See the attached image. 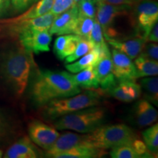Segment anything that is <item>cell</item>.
Here are the masks:
<instances>
[{
  "instance_id": "d590c367",
  "label": "cell",
  "mask_w": 158,
  "mask_h": 158,
  "mask_svg": "<svg viewBox=\"0 0 158 158\" xmlns=\"http://www.w3.org/2000/svg\"><path fill=\"white\" fill-rule=\"evenodd\" d=\"M147 42H158V23L156 22L152 27L149 35L147 37Z\"/></svg>"
},
{
  "instance_id": "ffe728a7",
  "label": "cell",
  "mask_w": 158,
  "mask_h": 158,
  "mask_svg": "<svg viewBox=\"0 0 158 158\" xmlns=\"http://www.w3.org/2000/svg\"><path fill=\"white\" fill-rule=\"evenodd\" d=\"M101 56L102 54L100 51L94 48L84 56L79 58L78 60L77 59V61L65 65V68L71 73H76L89 67L94 66Z\"/></svg>"
},
{
  "instance_id": "484cf974",
  "label": "cell",
  "mask_w": 158,
  "mask_h": 158,
  "mask_svg": "<svg viewBox=\"0 0 158 158\" xmlns=\"http://www.w3.org/2000/svg\"><path fill=\"white\" fill-rule=\"evenodd\" d=\"M89 40H90L93 44L94 48H98L100 51L101 54L110 52L107 43H106V40L104 37L101 26L100 25L96 19L94 23L93 28L90 33Z\"/></svg>"
},
{
  "instance_id": "30bf717a",
  "label": "cell",
  "mask_w": 158,
  "mask_h": 158,
  "mask_svg": "<svg viewBox=\"0 0 158 158\" xmlns=\"http://www.w3.org/2000/svg\"><path fill=\"white\" fill-rule=\"evenodd\" d=\"M110 55L114 75L118 81L135 80L138 78L135 64L131 59L115 48L112 49Z\"/></svg>"
},
{
  "instance_id": "d6a6232c",
  "label": "cell",
  "mask_w": 158,
  "mask_h": 158,
  "mask_svg": "<svg viewBox=\"0 0 158 158\" xmlns=\"http://www.w3.org/2000/svg\"><path fill=\"white\" fill-rule=\"evenodd\" d=\"M141 54L145 56L147 58L157 61L158 59V45L157 43H146L144 45Z\"/></svg>"
},
{
  "instance_id": "f1b7e54d",
  "label": "cell",
  "mask_w": 158,
  "mask_h": 158,
  "mask_svg": "<svg viewBox=\"0 0 158 158\" xmlns=\"http://www.w3.org/2000/svg\"><path fill=\"white\" fill-rule=\"evenodd\" d=\"M94 21L95 19L78 16L73 34L78 35L84 39L89 40Z\"/></svg>"
},
{
  "instance_id": "ac0fdd59",
  "label": "cell",
  "mask_w": 158,
  "mask_h": 158,
  "mask_svg": "<svg viewBox=\"0 0 158 158\" xmlns=\"http://www.w3.org/2000/svg\"><path fill=\"white\" fill-rule=\"evenodd\" d=\"M81 39L82 37L76 34L59 35L54 42V51L55 54L60 60H63L73 54Z\"/></svg>"
},
{
  "instance_id": "277c9868",
  "label": "cell",
  "mask_w": 158,
  "mask_h": 158,
  "mask_svg": "<svg viewBox=\"0 0 158 158\" xmlns=\"http://www.w3.org/2000/svg\"><path fill=\"white\" fill-rule=\"evenodd\" d=\"M101 97V94L95 91L87 90L73 96L55 99L41 106V115L48 121H54L57 118L66 114L99 106Z\"/></svg>"
},
{
  "instance_id": "2e32d148",
  "label": "cell",
  "mask_w": 158,
  "mask_h": 158,
  "mask_svg": "<svg viewBox=\"0 0 158 158\" xmlns=\"http://www.w3.org/2000/svg\"><path fill=\"white\" fill-rule=\"evenodd\" d=\"M5 158H37L40 152L30 138L24 136L14 142L3 156Z\"/></svg>"
},
{
  "instance_id": "5bb4252c",
  "label": "cell",
  "mask_w": 158,
  "mask_h": 158,
  "mask_svg": "<svg viewBox=\"0 0 158 158\" xmlns=\"http://www.w3.org/2000/svg\"><path fill=\"white\" fill-rule=\"evenodd\" d=\"M108 91L113 98L125 102L135 101L142 93L141 86L135 82V80H120Z\"/></svg>"
},
{
  "instance_id": "9a60e30c",
  "label": "cell",
  "mask_w": 158,
  "mask_h": 158,
  "mask_svg": "<svg viewBox=\"0 0 158 158\" xmlns=\"http://www.w3.org/2000/svg\"><path fill=\"white\" fill-rule=\"evenodd\" d=\"M114 48L123 53L131 59H135L141 53L144 45L147 42L143 37H135L122 39H111L106 41Z\"/></svg>"
},
{
  "instance_id": "83f0119b",
  "label": "cell",
  "mask_w": 158,
  "mask_h": 158,
  "mask_svg": "<svg viewBox=\"0 0 158 158\" xmlns=\"http://www.w3.org/2000/svg\"><path fill=\"white\" fill-rule=\"evenodd\" d=\"M110 157L113 158H140L136 150L132 145V143L122 144L111 148L109 152Z\"/></svg>"
},
{
  "instance_id": "6da1fadb",
  "label": "cell",
  "mask_w": 158,
  "mask_h": 158,
  "mask_svg": "<svg viewBox=\"0 0 158 158\" xmlns=\"http://www.w3.org/2000/svg\"><path fill=\"white\" fill-rule=\"evenodd\" d=\"M31 53L20 43L0 54V78L13 95L20 98L28 86L31 69Z\"/></svg>"
},
{
  "instance_id": "d6986e66",
  "label": "cell",
  "mask_w": 158,
  "mask_h": 158,
  "mask_svg": "<svg viewBox=\"0 0 158 158\" xmlns=\"http://www.w3.org/2000/svg\"><path fill=\"white\" fill-rule=\"evenodd\" d=\"M105 149H100L87 145H78L59 153L55 158H94L100 157L105 152Z\"/></svg>"
},
{
  "instance_id": "4316f807",
  "label": "cell",
  "mask_w": 158,
  "mask_h": 158,
  "mask_svg": "<svg viewBox=\"0 0 158 158\" xmlns=\"http://www.w3.org/2000/svg\"><path fill=\"white\" fill-rule=\"evenodd\" d=\"M143 139L147 149L153 155L158 152V124L156 123L144 130Z\"/></svg>"
},
{
  "instance_id": "e0dca14e",
  "label": "cell",
  "mask_w": 158,
  "mask_h": 158,
  "mask_svg": "<svg viewBox=\"0 0 158 158\" xmlns=\"http://www.w3.org/2000/svg\"><path fill=\"white\" fill-rule=\"evenodd\" d=\"M83 136L84 135H79L78 133H71V132H66L62 133V135L60 134L56 141L54 142V145L50 149L46 150L45 157L55 158L58 154L67 151L71 148L82 144L86 145L84 143Z\"/></svg>"
},
{
  "instance_id": "52a82bcc",
  "label": "cell",
  "mask_w": 158,
  "mask_h": 158,
  "mask_svg": "<svg viewBox=\"0 0 158 158\" xmlns=\"http://www.w3.org/2000/svg\"><path fill=\"white\" fill-rule=\"evenodd\" d=\"M136 5L134 19L136 35L147 40L152 27L158 21L157 2L155 0H139Z\"/></svg>"
},
{
  "instance_id": "4fadbf2b",
  "label": "cell",
  "mask_w": 158,
  "mask_h": 158,
  "mask_svg": "<svg viewBox=\"0 0 158 158\" xmlns=\"http://www.w3.org/2000/svg\"><path fill=\"white\" fill-rule=\"evenodd\" d=\"M132 116L136 125L139 127H145L157 122L158 113L153 105L147 99H141L134 105Z\"/></svg>"
},
{
  "instance_id": "4dcf8cb0",
  "label": "cell",
  "mask_w": 158,
  "mask_h": 158,
  "mask_svg": "<svg viewBox=\"0 0 158 158\" xmlns=\"http://www.w3.org/2000/svg\"><path fill=\"white\" fill-rule=\"evenodd\" d=\"M76 6L78 16L95 19L97 5L92 0H81Z\"/></svg>"
},
{
  "instance_id": "7a4b0ae2",
  "label": "cell",
  "mask_w": 158,
  "mask_h": 158,
  "mask_svg": "<svg viewBox=\"0 0 158 158\" xmlns=\"http://www.w3.org/2000/svg\"><path fill=\"white\" fill-rule=\"evenodd\" d=\"M81 92L68 72L38 70L31 81L30 98L37 106H41L55 99L67 98Z\"/></svg>"
},
{
  "instance_id": "cb8c5ba5",
  "label": "cell",
  "mask_w": 158,
  "mask_h": 158,
  "mask_svg": "<svg viewBox=\"0 0 158 158\" xmlns=\"http://www.w3.org/2000/svg\"><path fill=\"white\" fill-rule=\"evenodd\" d=\"M140 86L143 90L145 99L152 105L158 106V78L155 76L143 77L140 81Z\"/></svg>"
},
{
  "instance_id": "5b68a950",
  "label": "cell",
  "mask_w": 158,
  "mask_h": 158,
  "mask_svg": "<svg viewBox=\"0 0 158 158\" xmlns=\"http://www.w3.org/2000/svg\"><path fill=\"white\" fill-rule=\"evenodd\" d=\"M136 138L133 130L124 124L101 125L91 133L83 136L84 143L100 149L130 143Z\"/></svg>"
},
{
  "instance_id": "7c38bea8",
  "label": "cell",
  "mask_w": 158,
  "mask_h": 158,
  "mask_svg": "<svg viewBox=\"0 0 158 158\" xmlns=\"http://www.w3.org/2000/svg\"><path fill=\"white\" fill-rule=\"evenodd\" d=\"M99 86L104 90L113 87L116 83V78L113 73V65L110 52L102 54L94 66Z\"/></svg>"
},
{
  "instance_id": "9c48e42d",
  "label": "cell",
  "mask_w": 158,
  "mask_h": 158,
  "mask_svg": "<svg viewBox=\"0 0 158 158\" xmlns=\"http://www.w3.org/2000/svg\"><path fill=\"white\" fill-rule=\"evenodd\" d=\"M19 43L26 50L38 54L50 51L52 35L49 31H23L18 35Z\"/></svg>"
},
{
  "instance_id": "44dd1931",
  "label": "cell",
  "mask_w": 158,
  "mask_h": 158,
  "mask_svg": "<svg viewBox=\"0 0 158 158\" xmlns=\"http://www.w3.org/2000/svg\"><path fill=\"white\" fill-rule=\"evenodd\" d=\"M70 78L77 86L86 89H95L99 87V83L94 66L84 69L76 73H70Z\"/></svg>"
},
{
  "instance_id": "3957f363",
  "label": "cell",
  "mask_w": 158,
  "mask_h": 158,
  "mask_svg": "<svg viewBox=\"0 0 158 158\" xmlns=\"http://www.w3.org/2000/svg\"><path fill=\"white\" fill-rule=\"evenodd\" d=\"M107 110L99 106H92L66 114L54 120L57 130H73L86 134L94 131L106 121Z\"/></svg>"
},
{
  "instance_id": "836d02e7",
  "label": "cell",
  "mask_w": 158,
  "mask_h": 158,
  "mask_svg": "<svg viewBox=\"0 0 158 158\" xmlns=\"http://www.w3.org/2000/svg\"><path fill=\"white\" fill-rule=\"evenodd\" d=\"M11 8L15 13H21L31 5V0H10Z\"/></svg>"
},
{
  "instance_id": "e575fe53",
  "label": "cell",
  "mask_w": 158,
  "mask_h": 158,
  "mask_svg": "<svg viewBox=\"0 0 158 158\" xmlns=\"http://www.w3.org/2000/svg\"><path fill=\"white\" fill-rule=\"evenodd\" d=\"M10 9V0H0V19L8 14Z\"/></svg>"
},
{
  "instance_id": "d4e9b609",
  "label": "cell",
  "mask_w": 158,
  "mask_h": 158,
  "mask_svg": "<svg viewBox=\"0 0 158 158\" xmlns=\"http://www.w3.org/2000/svg\"><path fill=\"white\" fill-rule=\"evenodd\" d=\"M15 135V127L9 116L0 108V146L5 145Z\"/></svg>"
},
{
  "instance_id": "ab89813d",
  "label": "cell",
  "mask_w": 158,
  "mask_h": 158,
  "mask_svg": "<svg viewBox=\"0 0 158 158\" xmlns=\"http://www.w3.org/2000/svg\"><path fill=\"white\" fill-rule=\"evenodd\" d=\"M37 1H38V0H31V5H32V4L35 3Z\"/></svg>"
},
{
  "instance_id": "f546056e",
  "label": "cell",
  "mask_w": 158,
  "mask_h": 158,
  "mask_svg": "<svg viewBox=\"0 0 158 158\" xmlns=\"http://www.w3.org/2000/svg\"><path fill=\"white\" fill-rule=\"evenodd\" d=\"M94 48V45L92 42L89 40L82 38L80 40V42L78 43L76 49L73 52L72 54L70 56H67L65 58V62L66 63H72L76 61L81 57L84 56L87 53L89 52L91 50Z\"/></svg>"
},
{
  "instance_id": "74e56055",
  "label": "cell",
  "mask_w": 158,
  "mask_h": 158,
  "mask_svg": "<svg viewBox=\"0 0 158 158\" xmlns=\"http://www.w3.org/2000/svg\"><path fill=\"white\" fill-rule=\"evenodd\" d=\"M92 1L97 5H98V4H100V2H103L104 0H92Z\"/></svg>"
},
{
  "instance_id": "603a6c76",
  "label": "cell",
  "mask_w": 158,
  "mask_h": 158,
  "mask_svg": "<svg viewBox=\"0 0 158 158\" xmlns=\"http://www.w3.org/2000/svg\"><path fill=\"white\" fill-rule=\"evenodd\" d=\"M53 2H54V0H38L33 4V5L28 10L26 11L21 15L13 18V19L21 21V20L35 19V18L50 13Z\"/></svg>"
},
{
  "instance_id": "f35d334b",
  "label": "cell",
  "mask_w": 158,
  "mask_h": 158,
  "mask_svg": "<svg viewBox=\"0 0 158 158\" xmlns=\"http://www.w3.org/2000/svg\"><path fill=\"white\" fill-rule=\"evenodd\" d=\"M80 1H81V0H73V2H74V4H75V5H77V4H78Z\"/></svg>"
},
{
  "instance_id": "8d00e7d4",
  "label": "cell",
  "mask_w": 158,
  "mask_h": 158,
  "mask_svg": "<svg viewBox=\"0 0 158 158\" xmlns=\"http://www.w3.org/2000/svg\"><path fill=\"white\" fill-rule=\"evenodd\" d=\"M139 0H104L106 2L116 5H129L133 7Z\"/></svg>"
},
{
  "instance_id": "8992f818",
  "label": "cell",
  "mask_w": 158,
  "mask_h": 158,
  "mask_svg": "<svg viewBox=\"0 0 158 158\" xmlns=\"http://www.w3.org/2000/svg\"><path fill=\"white\" fill-rule=\"evenodd\" d=\"M132 6L116 5L102 2L97 5L95 19L101 26L106 40L118 39V23L130 16Z\"/></svg>"
},
{
  "instance_id": "8fae6325",
  "label": "cell",
  "mask_w": 158,
  "mask_h": 158,
  "mask_svg": "<svg viewBox=\"0 0 158 158\" xmlns=\"http://www.w3.org/2000/svg\"><path fill=\"white\" fill-rule=\"evenodd\" d=\"M78 18L76 5L73 6L68 10L55 16L49 32L51 35H62L73 34Z\"/></svg>"
},
{
  "instance_id": "60d3db41",
  "label": "cell",
  "mask_w": 158,
  "mask_h": 158,
  "mask_svg": "<svg viewBox=\"0 0 158 158\" xmlns=\"http://www.w3.org/2000/svg\"><path fill=\"white\" fill-rule=\"evenodd\" d=\"M3 157V152L1 149H0V157Z\"/></svg>"
},
{
  "instance_id": "1f68e13d",
  "label": "cell",
  "mask_w": 158,
  "mask_h": 158,
  "mask_svg": "<svg viewBox=\"0 0 158 158\" xmlns=\"http://www.w3.org/2000/svg\"><path fill=\"white\" fill-rule=\"evenodd\" d=\"M75 5L73 0H54L50 13L57 15L68 10Z\"/></svg>"
},
{
  "instance_id": "7402d4cb",
  "label": "cell",
  "mask_w": 158,
  "mask_h": 158,
  "mask_svg": "<svg viewBox=\"0 0 158 158\" xmlns=\"http://www.w3.org/2000/svg\"><path fill=\"white\" fill-rule=\"evenodd\" d=\"M138 78L147 76H155L158 74L157 61L147 58L140 54L136 57L134 62Z\"/></svg>"
},
{
  "instance_id": "ba28073f",
  "label": "cell",
  "mask_w": 158,
  "mask_h": 158,
  "mask_svg": "<svg viewBox=\"0 0 158 158\" xmlns=\"http://www.w3.org/2000/svg\"><path fill=\"white\" fill-rule=\"evenodd\" d=\"M28 133L31 141L45 151L54 145V142L60 135V133L54 127H51L37 119L29 122Z\"/></svg>"
}]
</instances>
